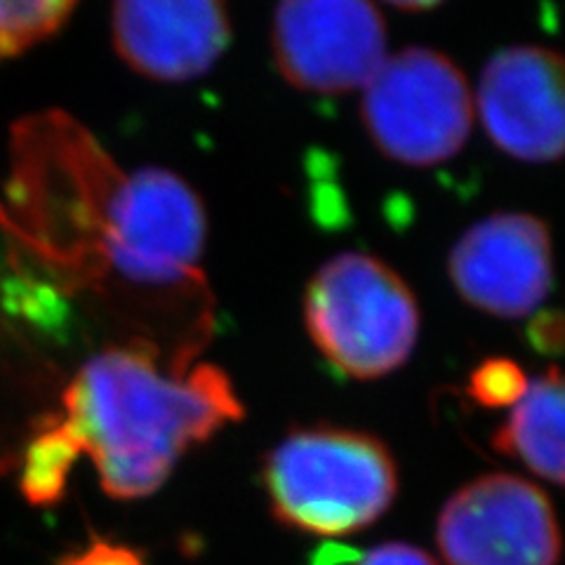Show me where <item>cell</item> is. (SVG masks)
Returning <instances> with one entry per match:
<instances>
[{"mask_svg":"<svg viewBox=\"0 0 565 565\" xmlns=\"http://www.w3.org/2000/svg\"><path fill=\"white\" fill-rule=\"evenodd\" d=\"M62 403V419L116 500L156 492L189 448L245 415L222 367L177 363L163 370L149 347L137 344L87 361Z\"/></svg>","mask_w":565,"mask_h":565,"instance_id":"obj_1","label":"cell"},{"mask_svg":"<svg viewBox=\"0 0 565 565\" xmlns=\"http://www.w3.org/2000/svg\"><path fill=\"white\" fill-rule=\"evenodd\" d=\"M205 232L203 201L182 177L161 168L116 170L97 203L81 271L207 295L201 271Z\"/></svg>","mask_w":565,"mask_h":565,"instance_id":"obj_2","label":"cell"},{"mask_svg":"<svg viewBox=\"0 0 565 565\" xmlns=\"http://www.w3.org/2000/svg\"><path fill=\"white\" fill-rule=\"evenodd\" d=\"M274 516L299 533L338 537L386 514L398 471L380 438L332 427L286 436L264 462Z\"/></svg>","mask_w":565,"mask_h":565,"instance_id":"obj_3","label":"cell"},{"mask_svg":"<svg viewBox=\"0 0 565 565\" xmlns=\"http://www.w3.org/2000/svg\"><path fill=\"white\" fill-rule=\"evenodd\" d=\"M305 323L316 349L338 373L377 380L411 359L419 309L405 280L382 259L342 253L309 280Z\"/></svg>","mask_w":565,"mask_h":565,"instance_id":"obj_4","label":"cell"},{"mask_svg":"<svg viewBox=\"0 0 565 565\" xmlns=\"http://www.w3.org/2000/svg\"><path fill=\"white\" fill-rule=\"evenodd\" d=\"M361 118L384 156L429 168L467 145L473 99L455 62L436 50L408 47L386 57L363 87Z\"/></svg>","mask_w":565,"mask_h":565,"instance_id":"obj_5","label":"cell"},{"mask_svg":"<svg viewBox=\"0 0 565 565\" xmlns=\"http://www.w3.org/2000/svg\"><path fill=\"white\" fill-rule=\"evenodd\" d=\"M274 60L297 90H363L386 60V26L370 0H280L271 26Z\"/></svg>","mask_w":565,"mask_h":565,"instance_id":"obj_6","label":"cell"},{"mask_svg":"<svg viewBox=\"0 0 565 565\" xmlns=\"http://www.w3.org/2000/svg\"><path fill=\"white\" fill-rule=\"evenodd\" d=\"M436 542L448 565H556L561 554L552 500L511 473L459 488L440 511Z\"/></svg>","mask_w":565,"mask_h":565,"instance_id":"obj_7","label":"cell"},{"mask_svg":"<svg viewBox=\"0 0 565 565\" xmlns=\"http://www.w3.org/2000/svg\"><path fill=\"white\" fill-rule=\"evenodd\" d=\"M450 278L465 302L498 318H525L552 290L550 228L533 215H492L457 241Z\"/></svg>","mask_w":565,"mask_h":565,"instance_id":"obj_8","label":"cell"},{"mask_svg":"<svg viewBox=\"0 0 565 565\" xmlns=\"http://www.w3.org/2000/svg\"><path fill=\"white\" fill-rule=\"evenodd\" d=\"M479 114L492 145L530 163L563 151V62L558 52L519 45L494 55L481 74Z\"/></svg>","mask_w":565,"mask_h":565,"instance_id":"obj_9","label":"cell"},{"mask_svg":"<svg viewBox=\"0 0 565 565\" xmlns=\"http://www.w3.org/2000/svg\"><path fill=\"white\" fill-rule=\"evenodd\" d=\"M111 29L118 57L166 83L207 74L232 41L226 0H114Z\"/></svg>","mask_w":565,"mask_h":565,"instance_id":"obj_10","label":"cell"},{"mask_svg":"<svg viewBox=\"0 0 565 565\" xmlns=\"http://www.w3.org/2000/svg\"><path fill=\"white\" fill-rule=\"evenodd\" d=\"M511 415L494 431L498 452L519 459L542 479L561 486L563 481V382L552 367L511 405Z\"/></svg>","mask_w":565,"mask_h":565,"instance_id":"obj_11","label":"cell"},{"mask_svg":"<svg viewBox=\"0 0 565 565\" xmlns=\"http://www.w3.org/2000/svg\"><path fill=\"white\" fill-rule=\"evenodd\" d=\"M81 455L78 438L62 417L43 424L29 440L22 459L20 490L24 500L39 509L60 504Z\"/></svg>","mask_w":565,"mask_h":565,"instance_id":"obj_12","label":"cell"},{"mask_svg":"<svg viewBox=\"0 0 565 565\" xmlns=\"http://www.w3.org/2000/svg\"><path fill=\"white\" fill-rule=\"evenodd\" d=\"M78 0H0V60L17 57L57 33Z\"/></svg>","mask_w":565,"mask_h":565,"instance_id":"obj_13","label":"cell"},{"mask_svg":"<svg viewBox=\"0 0 565 565\" xmlns=\"http://www.w3.org/2000/svg\"><path fill=\"white\" fill-rule=\"evenodd\" d=\"M527 388L523 370L507 359H490L471 373L469 394L483 408H507L514 405Z\"/></svg>","mask_w":565,"mask_h":565,"instance_id":"obj_14","label":"cell"},{"mask_svg":"<svg viewBox=\"0 0 565 565\" xmlns=\"http://www.w3.org/2000/svg\"><path fill=\"white\" fill-rule=\"evenodd\" d=\"M309 565H436V561L427 552L403 542L380 544L370 552H356L351 546L328 544L313 554Z\"/></svg>","mask_w":565,"mask_h":565,"instance_id":"obj_15","label":"cell"},{"mask_svg":"<svg viewBox=\"0 0 565 565\" xmlns=\"http://www.w3.org/2000/svg\"><path fill=\"white\" fill-rule=\"evenodd\" d=\"M57 565H147V561L132 546L93 537L83 550L62 556Z\"/></svg>","mask_w":565,"mask_h":565,"instance_id":"obj_16","label":"cell"},{"mask_svg":"<svg viewBox=\"0 0 565 565\" xmlns=\"http://www.w3.org/2000/svg\"><path fill=\"white\" fill-rule=\"evenodd\" d=\"M386 3H392L401 10H429L438 3H444V0H386Z\"/></svg>","mask_w":565,"mask_h":565,"instance_id":"obj_17","label":"cell"}]
</instances>
